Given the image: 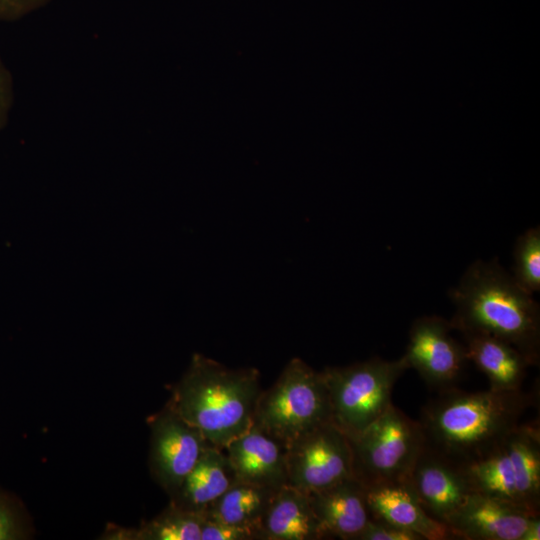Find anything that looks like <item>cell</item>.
Segmentation results:
<instances>
[{"label":"cell","mask_w":540,"mask_h":540,"mask_svg":"<svg viewBox=\"0 0 540 540\" xmlns=\"http://www.w3.org/2000/svg\"><path fill=\"white\" fill-rule=\"evenodd\" d=\"M440 392L422 408L419 423L425 443L461 465L510 434L538 400L537 391L522 389L466 392L453 387Z\"/></svg>","instance_id":"cell-1"},{"label":"cell","mask_w":540,"mask_h":540,"mask_svg":"<svg viewBox=\"0 0 540 540\" xmlns=\"http://www.w3.org/2000/svg\"><path fill=\"white\" fill-rule=\"evenodd\" d=\"M453 330L484 333L518 349L536 366L540 361V307L496 258L479 259L449 291Z\"/></svg>","instance_id":"cell-2"},{"label":"cell","mask_w":540,"mask_h":540,"mask_svg":"<svg viewBox=\"0 0 540 540\" xmlns=\"http://www.w3.org/2000/svg\"><path fill=\"white\" fill-rule=\"evenodd\" d=\"M259 378L255 368H229L196 353L166 405L223 449L252 425Z\"/></svg>","instance_id":"cell-3"},{"label":"cell","mask_w":540,"mask_h":540,"mask_svg":"<svg viewBox=\"0 0 540 540\" xmlns=\"http://www.w3.org/2000/svg\"><path fill=\"white\" fill-rule=\"evenodd\" d=\"M473 492L540 512V426L518 425L479 458L463 465Z\"/></svg>","instance_id":"cell-4"},{"label":"cell","mask_w":540,"mask_h":540,"mask_svg":"<svg viewBox=\"0 0 540 540\" xmlns=\"http://www.w3.org/2000/svg\"><path fill=\"white\" fill-rule=\"evenodd\" d=\"M328 422L332 415L322 372L300 358L291 359L273 385L261 390L252 419L285 445Z\"/></svg>","instance_id":"cell-5"},{"label":"cell","mask_w":540,"mask_h":540,"mask_svg":"<svg viewBox=\"0 0 540 540\" xmlns=\"http://www.w3.org/2000/svg\"><path fill=\"white\" fill-rule=\"evenodd\" d=\"M407 369L404 356L324 368L332 422L348 438L360 434L392 404L393 388Z\"/></svg>","instance_id":"cell-6"},{"label":"cell","mask_w":540,"mask_h":540,"mask_svg":"<svg viewBox=\"0 0 540 540\" xmlns=\"http://www.w3.org/2000/svg\"><path fill=\"white\" fill-rule=\"evenodd\" d=\"M349 441L353 475L364 486L407 481L425 445L419 421L393 403Z\"/></svg>","instance_id":"cell-7"},{"label":"cell","mask_w":540,"mask_h":540,"mask_svg":"<svg viewBox=\"0 0 540 540\" xmlns=\"http://www.w3.org/2000/svg\"><path fill=\"white\" fill-rule=\"evenodd\" d=\"M286 464L289 485L306 493L354 476L349 438L333 422L289 442Z\"/></svg>","instance_id":"cell-8"},{"label":"cell","mask_w":540,"mask_h":540,"mask_svg":"<svg viewBox=\"0 0 540 540\" xmlns=\"http://www.w3.org/2000/svg\"><path fill=\"white\" fill-rule=\"evenodd\" d=\"M151 429L150 469L171 497L210 446L202 433L166 405L148 419Z\"/></svg>","instance_id":"cell-9"},{"label":"cell","mask_w":540,"mask_h":540,"mask_svg":"<svg viewBox=\"0 0 540 540\" xmlns=\"http://www.w3.org/2000/svg\"><path fill=\"white\" fill-rule=\"evenodd\" d=\"M452 330L450 322L442 317L417 318L403 355L409 368L440 391L456 387L468 362L465 346L452 336Z\"/></svg>","instance_id":"cell-10"},{"label":"cell","mask_w":540,"mask_h":540,"mask_svg":"<svg viewBox=\"0 0 540 540\" xmlns=\"http://www.w3.org/2000/svg\"><path fill=\"white\" fill-rule=\"evenodd\" d=\"M407 482L424 511L444 524L473 492L463 465L426 443L411 469Z\"/></svg>","instance_id":"cell-11"},{"label":"cell","mask_w":540,"mask_h":540,"mask_svg":"<svg viewBox=\"0 0 540 540\" xmlns=\"http://www.w3.org/2000/svg\"><path fill=\"white\" fill-rule=\"evenodd\" d=\"M538 515L507 501L471 492L445 524L457 539L521 540Z\"/></svg>","instance_id":"cell-12"},{"label":"cell","mask_w":540,"mask_h":540,"mask_svg":"<svg viewBox=\"0 0 540 540\" xmlns=\"http://www.w3.org/2000/svg\"><path fill=\"white\" fill-rule=\"evenodd\" d=\"M238 481L274 490L289 484L286 445L251 425L224 448Z\"/></svg>","instance_id":"cell-13"},{"label":"cell","mask_w":540,"mask_h":540,"mask_svg":"<svg viewBox=\"0 0 540 540\" xmlns=\"http://www.w3.org/2000/svg\"><path fill=\"white\" fill-rule=\"evenodd\" d=\"M308 495L327 538L359 540L372 519L365 486L354 476Z\"/></svg>","instance_id":"cell-14"},{"label":"cell","mask_w":540,"mask_h":540,"mask_svg":"<svg viewBox=\"0 0 540 540\" xmlns=\"http://www.w3.org/2000/svg\"><path fill=\"white\" fill-rule=\"evenodd\" d=\"M365 494L372 519L412 531L423 540L457 539L446 524L424 511L407 481L365 486Z\"/></svg>","instance_id":"cell-15"},{"label":"cell","mask_w":540,"mask_h":540,"mask_svg":"<svg viewBox=\"0 0 540 540\" xmlns=\"http://www.w3.org/2000/svg\"><path fill=\"white\" fill-rule=\"evenodd\" d=\"M468 361L487 377L490 389L519 390L532 366L527 358L514 346L494 336L463 332Z\"/></svg>","instance_id":"cell-16"},{"label":"cell","mask_w":540,"mask_h":540,"mask_svg":"<svg viewBox=\"0 0 540 540\" xmlns=\"http://www.w3.org/2000/svg\"><path fill=\"white\" fill-rule=\"evenodd\" d=\"M264 540H320L327 538L308 493L286 485L275 493L261 522Z\"/></svg>","instance_id":"cell-17"},{"label":"cell","mask_w":540,"mask_h":540,"mask_svg":"<svg viewBox=\"0 0 540 540\" xmlns=\"http://www.w3.org/2000/svg\"><path fill=\"white\" fill-rule=\"evenodd\" d=\"M236 481L238 480L225 451L210 446L170 497V503L203 515Z\"/></svg>","instance_id":"cell-18"},{"label":"cell","mask_w":540,"mask_h":540,"mask_svg":"<svg viewBox=\"0 0 540 540\" xmlns=\"http://www.w3.org/2000/svg\"><path fill=\"white\" fill-rule=\"evenodd\" d=\"M276 492L271 488L236 481L206 509L203 517L256 530L263 538L261 522Z\"/></svg>","instance_id":"cell-19"},{"label":"cell","mask_w":540,"mask_h":540,"mask_svg":"<svg viewBox=\"0 0 540 540\" xmlns=\"http://www.w3.org/2000/svg\"><path fill=\"white\" fill-rule=\"evenodd\" d=\"M204 517L172 503L140 528L126 529L125 540H201Z\"/></svg>","instance_id":"cell-20"},{"label":"cell","mask_w":540,"mask_h":540,"mask_svg":"<svg viewBox=\"0 0 540 540\" xmlns=\"http://www.w3.org/2000/svg\"><path fill=\"white\" fill-rule=\"evenodd\" d=\"M513 278L527 293L540 290V228L527 229L521 234L513 249Z\"/></svg>","instance_id":"cell-21"},{"label":"cell","mask_w":540,"mask_h":540,"mask_svg":"<svg viewBox=\"0 0 540 540\" xmlns=\"http://www.w3.org/2000/svg\"><path fill=\"white\" fill-rule=\"evenodd\" d=\"M28 536V528L18 503L0 489V540H19Z\"/></svg>","instance_id":"cell-22"},{"label":"cell","mask_w":540,"mask_h":540,"mask_svg":"<svg viewBox=\"0 0 540 540\" xmlns=\"http://www.w3.org/2000/svg\"><path fill=\"white\" fill-rule=\"evenodd\" d=\"M201 540H263V538L253 529L204 519Z\"/></svg>","instance_id":"cell-23"},{"label":"cell","mask_w":540,"mask_h":540,"mask_svg":"<svg viewBox=\"0 0 540 540\" xmlns=\"http://www.w3.org/2000/svg\"><path fill=\"white\" fill-rule=\"evenodd\" d=\"M359 540H423L418 534L385 521L371 519Z\"/></svg>","instance_id":"cell-24"},{"label":"cell","mask_w":540,"mask_h":540,"mask_svg":"<svg viewBox=\"0 0 540 540\" xmlns=\"http://www.w3.org/2000/svg\"><path fill=\"white\" fill-rule=\"evenodd\" d=\"M14 98L13 76L4 61L0 58V130L8 123Z\"/></svg>","instance_id":"cell-25"},{"label":"cell","mask_w":540,"mask_h":540,"mask_svg":"<svg viewBox=\"0 0 540 540\" xmlns=\"http://www.w3.org/2000/svg\"><path fill=\"white\" fill-rule=\"evenodd\" d=\"M51 0H0V20L15 21L45 6Z\"/></svg>","instance_id":"cell-26"},{"label":"cell","mask_w":540,"mask_h":540,"mask_svg":"<svg viewBox=\"0 0 540 540\" xmlns=\"http://www.w3.org/2000/svg\"><path fill=\"white\" fill-rule=\"evenodd\" d=\"M540 539V517L533 518L526 528L521 540H539Z\"/></svg>","instance_id":"cell-27"}]
</instances>
